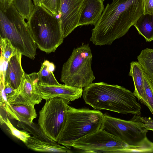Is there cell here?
I'll return each instance as SVG.
<instances>
[{"label":"cell","mask_w":153,"mask_h":153,"mask_svg":"<svg viewBox=\"0 0 153 153\" xmlns=\"http://www.w3.org/2000/svg\"><path fill=\"white\" fill-rule=\"evenodd\" d=\"M144 0H112L108 3L92 30L90 41L110 45L125 35L143 14Z\"/></svg>","instance_id":"1"},{"label":"cell","mask_w":153,"mask_h":153,"mask_svg":"<svg viewBox=\"0 0 153 153\" xmlns=\"http://www.w3.org/2000/svg\"><path fill=\"white\" fill-rule=\"evenodd\" d=\"M82 96L85 103L96 110L141 114V105L133 92L123 86L103 82L92 83L84 88Z\"/></svg>","instance_id":"2"},{"label":"cell","mask_w":153,"mask_h":153,"mask_svg":"<svg viewBox=\"0 0 153 153\" xmlns=\"http://www.w3.org/2000/svg\"><path fill=\"white\" fill-rule=\"evenodd\" d=\"M103 115L99 110L86 107L76 108L69 105L57 142L70 149L75 142L100 129Z\"/></svg>","instance_id":"3"},{"label":"cell","mask_w":153,"mask_h":153,"mask_svg":"<svg viewBox=\"0 0 153 153\" xmlns=\"http://www.w3.org/2000/svg\"><path fill=\"white\" fill-rule=\"evenodd\" d=\"M0 36L8 39L22 55L35 58L36 45L27 22L13 2L8 8H0Z\"/></svg>","instance_id":"4"},{"label":"cell","mask_w":153,"mask_h":153,"mask_svg":"<svg viewBox=\"0 0 153 153\" xmlns=\"http://www.w3.org/2000/svg\"><path fill=\"white\" fill-rule=\"evenodd\" d=\"M27 23L39 49L47 53L55 52L64 38L55 16L41 6L35 7Z\"/></svg>","instance_id":"5"},{"label":"cell","mask_w":153,"mask_h":153,"mask_svg":"<svg viewBox=\"0 0 153 153\" xmlns=\"http://www.w3.org/2000/svg\"><path fill=\"white\" fill-rule=\"evenodd\" d=\"M91 51L89 44L74 48L71 54L63 65L60 81L67 85L83 89L95 79L91 66Z\"/></svg>","instance_id":"6"},{"label":"cell","mask_w":153,"mask_h":153,"mask_svg":"<svg viewBox=\"0 0 153 153\" xmlns=\"http://www.w3.org/2000/svg\"><path fill=\"white\" fill-rule=\"evenodd\" d=\"M101 129L118 138L128 146H145L153 149V142L146 136L148 131L144 126L140 115L134 114L126 120L103 114Z\"/></svg>","instance_id":"7"},{"label":"cell","mask_w":153,"mask_h":153,"mask_svg":"<svg viewBox=\"0 0 153 153\" xmlns=\"http://www.w3.org/2000/svg\"><path fill=\"white\" fill-rule=\"evenodd\" d=\"M72 147L81 153H141L142 151L141 147L128 146L101 128L75 142Z\"/></svg>","instance_id":"8"},{"label":"cell","mask_w":153,"mask_h":153,"mask_svg":"<svg viewBox=\"0 0 153 153\" xmlns=\"http://www.w3.org/2000/svg\"><path fill=\"white\" fill-rule=\"evenodd\" d=\"M69 102L61 97L51 98L46 100L39 112L38 124L45 134L56 142L64 125Z\"/></svg>","instance_id":"9"},{"label":"cell","mask_w":153,"mask_h":153,"mask_svg":"<svg viewBox=\"0 0 153 153\" xmlns=\"http://www.w3.org/2000/svg\"><path fill=\"white\" fill-rule=\"evenodd\" d=\"M84 0H59L57 13L58 20L64 38L76 27Z\"/></svg>","instance_id":"10"},{"label":"cell","mask_w":153,"mask_h":153,"mask_svg":"<svg viewBox=\"0 0 153 153\" xmlns=\"http://www.w3.org/2000/svg\"><path fill=\"white\" fill-rule=\"evenodd\" d=\"M37 73H25L17 93L8 102L13 104L30 105L35 106L43 98L38 87Z\"/></svg>","instance_id":"11"},{"label":"cell","mask_w":153,"mask_h":153,"mask_svg":"<svg viewBox=\"0 0 153 153\" xmlns=\"http://www.w3.org/2000/svg\"><path fill=\"white\" fill-rule=\"evenodd\" d=\"M38 85L42 98L45 100L58 97L72 101L80 98L82 94L83 89L65 84L49 85L38 83Z\"/></svg>","instance_id":"12"},{"label":"cell","mask_w":153,"mask_h":153,"mask_svg":"<svg viewBox=\"0 0 153 153\" xmlns=\"http://www.w3.org/2000/svg\"><path fill=\"white\" fill-rule=\"evenodd\" d=\"M22 55L20 51L16 48L14 54L7 62L4 73V83L16 90L20 85L25 73L22 66Z\"/></svg>","instance_id":"13"},{"label":"cell","mask_w":153,"mask_h":153,"mask_svg":"<svg viewBox=\"0 0 153 153\" xmlns=\"http://www.w3.org/2000/svg\"><path fill=\"white\" fill-rule=\"evenodd\" d=\"M104 0H84L80 14L79 26L95 25L104 9Z\"/></svg>","instance_id":"14"},{"label":"cell","mask_w":153,"mask_h":153,"mask_svg":"<svg viewBox=\"0 0 153 153\" xmlns=\"http://www.w3.org/2000/svg\"><path fill=\"white\" fill-rule=\"evenodd\" d=\"M2 108L10 118L17 121L31 123L37 116L34 106L31 105L10 104Z\"/></svg>","instance_id":"15"},{"label":"cell","mask_w":153,"mask_h":153,"mask_svg":"<svg viewBox=\"0 0 153 153\" xmlns=\"http://www.w3.org/2000/svg\"><path fill=\"white\" fill-rule=\"evenodd\" d=\"M29 149L41 152L72 153L70 149L58 143L46 141L36 136H30L25 144Z\"/></svg>","instance_id":"16"},{"label":"cell","mask_w":153,"mask_h":153,"mask_svg":"<svg viewBox=\"0 0 153 153\" xmlns=\"http://www.w3.org/2000/svg\"><path fill=\"white\" fill-rule=\"evenodd\" d=\"M143 71L138 61H132L130 63L128 75L132 77L134 87L133 92L139 101L146 106L147 99L145 93L143 78Z\"/></svg>","instance_id":"17"},{"label":"cell","mask_w":153,"mask_h":153,"mask_svg":"<svg viewBox=\"0 0 153 153\" xmlns=\"http://www.w3.org/2000/svg\"><path fill=\"white\" fill-rule=\"evenodd\" d=\"M134 26L146 42L153 40V14H143Z\"/></svg>","instance_id":"18"},{"label":"cell","mask_w":153,"mask_h":153,"mask_svg":"<svg viewBox=\"0 0 153 153\" xmlns=\"http://www.w3.org/2000/svg\"><path fill=\"white\" fill-rule=\"evenodd\" d=\"M55 69L53 64L45 60L42 64L37 72L38 83L49 85H58L59 84L56 79L53 71Z\"/></svg>","instance_id":"19"},{"label":"cell","mask_w":153,"mask_h":153,"mask_svg":"<svg viewBox=\"0 0 153 153\" xmlns=\"http://www.w3.org/2000/svg\"><path fill=\"white\" fill-rule=\"evenodd\" d=\"M137 59L144 72L153 83V49L146 48L143 50Z\"/></svg>","instance_id":"20"},{"label":"cell","mask_w":153,"mask_h":153,"mask_svg":"<svg viewBox=\"0 0 153 153\" xmlns=\"http://www.w3.org/2000/svg\"><path fill=\"white\" fill-rule=\"evenodd\" d=\"M17 126L24 130L29 132L30 134L33 135L37 136L45 140L56 142L47 137L42 131L40 126L33 122L30 123L25 121H17Z\"/></svg>","instance_id":"21"},{"label":"cell","mask_w":153,"mask_h":153,"mask_svg":"<svg viewBox=\"0 0 153 153\" xmlns=\"http://www.w3.org/2000/svg\"><path fill=\"white\" fill-rule=\"evenodd\" d=\"M13 3L18 11L28 21L34 9L32 0H14Z\"/></svg>","instance_id":"22"},{"label":"cell","mask_w":153,"mask_h":153,"mask_svg":"<svg viewBox=\"0 0 153 153\" xmlns=\"http://www.w3.org/2000/svg\"><path fill=\"white\" fill-rule=\"evenodd\" d=\"M0 118L1 125L5 124L12 135L21 140L25 144L26 143L31 136L30 133L24 130L20 131L12 125L8 117L3 118L1 114Z\"/></svg>","instance_id":"23"},{"label":"cell","mask_w":153,"mask_h":153,"mask_svg":"<svg viewBox=\"0 0 153 153\" xmlns=\"http://www.w3.org/2000/svg\"><path fill=\"white\" fill-rule=\"evenodd\" d=\"M1 50V59L7 62L14 54L16 48L10 41L6 38H0Z\"/></svg>","instance_id":"24"},{"label":"cell","mask_w":153,"mask_h":153,"mask_svg":"<svg viewBox=\"0 0 153 153\" xmlns=\"http://www.w3.org/2000/svg\"><path fill=\"white\" fill-rule=\"evenodd\" d=\"M143 78L145 91L147 99L146 106L153 115V83L144 71Z\"/></svg>","instance_id":"25"},{"label":"cell","mask_w":153,"mask_h":153,"mask_svg":"<svg viewBox=\"0 0 153 153\" xmlns=\"http://www.w3.org/2000/svg\"><path fill=\"white\" fill-rule=\"evenodd\" d=\"M59 0H43L41 6L55 16L57 14Z\"/></svg>","instance_id":"26"},{"label":"cell","mask_w":153,"mask_h":153,"mask_svg":"<svg viewBox=\"0 0 153 153\" xmlns=\"http://www.w3.org/2000/svg\"><path fill=\"white\" fill-rule=\"evenodd\" d=\"M4 89L8 101L17 93V90L14 89L7 83H4Z\"/></svg>","instance_id":"27"},{"label":"cell","mask_w":153,"mask_h":153,"mask_svg":"<svg viewBox=\"0 0 153 153\" xmlns=\"http://www.w3.org/2000/svg\"><path fill=\"white\" fill-rule=\"evenodd\" d=\"M143 14H153V0H144Z\"/></svg>","instance_id":"28"},{"label":"cell","mask_w":153,"mask_h":153,"mask_svg":"<svg viewBox=\"0 0 153 153\" xmlns=\"http://www.w3.org/2000/svg\"><path fill=\"white\" fill-rule=\"evenodd\" d=\"M141 120L147 130L153 131V120L151 118L141 117Z\"/></svg>","instance_id":"29"},{"label":"cell","mask_w":153,"mask_h":153,"mask_svg":"<svg viewBox=\"0 0 153 153\" xmlns=\"http://www.w3.org/2000/svg\"><path fill=\"white\" fill-rule=\"evenodd\" d=\"M14 0H0V8H8L12 4Z\"/></svg>","instance_id":"30"},{"label":"cell","mask_w":153,"mask_h":153,"mask_svg":"<svg viewBox=\"0 0 153 153\" xmlns=\"http://www.w3.org/2000/svg\"><path fill=\"white\" fill-rule=\"evenodd\" d=\"M34 7L41 6L43 0H33Z\"/></svg>","instance_id":"31"}]
</instances>
